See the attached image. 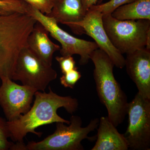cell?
I'll list each match as a JSON object with an SVG mask.
<instances>
[{
	"label": "cell",
	"mask_w": 150,
	"mask_h": 150,
	"mask_svg": "<svg viewBox=\"0 0 150 150\" xmlns=\"http://www.w3.org/2000/svg\"><path fill=\"white\" fill-rule=\"evenodd\" d=\"M30 5L23 0H0V14L28 13Z\"/></svg>",
	"instance_id": "obj_16"
},
{
	"label": "cell",
	"mask_w": 150,
	"mask_h": 150,
	"mask_svg": "<svg viewBox=\"0 0 150 150\" xmlns=\"http://www.w3.org/2000/svg\"><path fill=\"white\" fill-rule=\"evenodd\" d=\"M129 116L126 138L129 149L133 150L150 149V99L138 93L128 103Z\"/></svg>",
	"instance_id": "obj_7"
},
{
	"label": "cell",
	"mask_w": 150,
	"mask_h": 150,
	"mask_svg": "<svg viewBox=\"0 0 150 150\" xmlns=\"http://www.w3.org/2000/svg\"><path fill=\"white\" fill-rule=\"evenodd\" d=\"M90 60L94 65L93 77L98 95L107 109L109 120L117 127L127 115L129 102L126 94L114 77L115 66L107 54L99 48L93 51Z\"/></svg>",
	"instance_id": "obj_2"
},
{
	"label": "cell",
	"mask_w": 150,
	"mask_h": 150,
	"mask_svg": "<svg viewBox=\"0 0 150 150\" xmlns=\"http://www.w3.org/2000/svg\"><path fill=\"white\" fill-rule=\"evenodd\" d=\"M135 1L136 0H110L104 4L92 6L90 9L99 11L103 15L111 14L119 7Z\"/></svg>",
	"instance_id": "obj_17"
},
{
	"label": "cell",
	"mask_w": 150,
	"mask_h": 150,
	"mask_svg": "<svg viewBox=\"0 0 150 150\" xmlns=\"http://www.w3.org/2000/svg\"><path fill=\"white\" fill-rule=\"evenodd\" d=\"M32 106L26 113L11 121H7L10 138L13 142L23 144V139L28 133L40 137L42 133L35 129L40 126L54 123L63 122L69 124L57 114V110L63 107L71 114L76 112L79 107L78 100L71 96H62L57 94L49 87V92L37 91Z\"/></svg>",
	"instance_id": "obj_1"
},
{
	"label": "cell",
	"mask_w": 150,
	"mask_h": 150,
	"mask_svg": "<svg viewBox=\"0 0 150 150\" xmlns=\"http://www.w3.org/2000/svg\"><path fill=\"white\" fill-rule=\"evenodd\" d=\"M56 59L59 63L63 74H66L77 68L76 67V62L72 56H56Z\"/></svg>",
	"instance_id": "obj_21"
},
{
	"label": "cell",
	"mask_w": 150,
	"mask_h": 150,
	"mask_svg": "<svg viewBox=\"0 0 150 150\" xmlns=\"http://www.w3.org/2000/svg\"><path fill=\"white\" fill-rule=\"evenodd\" d=\"M111 15L120 20L150 21V0H136L121 6L112 12Z\"/></svg>",
	"instance_id": "obj_15"
},
{
	"label": "cell",
	"mask_w": 150,
	"mask_h": 150,
	"mask_svg": "<svg viewBox=\"0 0 150 150\" xmlns=\"http://www.w3.org/2000/svg\"><path fill=\"white\" fill-rule=\"evenodd\" d=\"M84 8L88 11L92 6L96 5L97 3L100 0H81Z\"/></svg>",
	"instance_id": "obj_22"
},
{
	"label": "cell",
	"mask_w": 150,
	"mask_h": 150,
	"mask_svg": "<svg viewBox=\"0 0 150 150\" xmlns=\"http://www.w3.org/2000/svg\"><path fill=\"white\" fill-rule=\"evenodd\" d=\"M81 77V73L78 71L77 68H76L66 74H63L60 78V83L65 88L73 89Z\"/></svg>",
	"instance_id": "obj_19"
},
{
	"label": "cell",
	"mask_w": 150,
	"mask_h": 150,
	"mask_svg": "<svg viewBox=\"0 0 150 150\" xmlns=\"http://www.w3.org/2000/svg\"><path fill=\"white\" fill-rule=\"evenodd\" d=\"M51 1H53V2H54V1H56V0H51Z\"/></svg>",
	"instance_id": "obj_24"
},
{
	"label": "cell",
	"mask_w": 150,
	"mask_h": 150,
	"mask_svg": "<svg viewBox=\"0 0 150 150\" xmlns=\"http://www.w3.org/2000/svg\"><path fill=\"white\" fill-rule=\"evenodd\" d=\"M69 126L63 122L56 123V129L53 134L39 142H29L25 150H83V140L92 139L88 135L97 129L99 119L91 120L86 127H82L81 118L72 115Z\"/></svg>",
	"instance_id": "obj_4"
},
{
	"label": "cell",
	"mask_w": 150,
	"mask_h": 150,
	"mask_svg": "<svg viewBox=\"0 0 150 150\" xmlns=\"http://www.w3.org/2000/svg\"><path fill=\"white\" fill-rule=\"evenodd\" d=\"M57 76V72L52 66L38 58L27 46L19 54L11 79L43 92Z\"/></svg>",
	"instance_id": "obj_6"
},
{
	"label": "cell",
	"mask_w": 150,
	"mask_h": 150,
	"mask_svg": "<svg viewBox=\"0 0 150 150\" xmlns=\"http://www.w3.org/2000/svg\"><path fill=\"white\" fill-rule=\"evenodd\" d=\"M28 14L41 23L51 36L60 43L62 47L59 51L62 56L79 55L81 65L86 64L90 60L93 51L98 48L95 42L74 37L63 30L54 19L41 13L31 6L30 5Z\"/></svg>",
	"instance_id": "obj_8"
},
{
	"label": "cell",
	"mask_w": 150,
	"mask_h": 150,
	"mask_svg": "<svg viewBox=\"0 0 150 150\" xmlns=\"http://www.w3.org/2000/svg\"><path fill=\"white\" fill-rule=\"evenodd\" d=\"M41 13L47 15L51 12L54 3L51 0H23Z\"/></svg>",
	"instance_id": "obj_20"
},
{
	"label": "cell",
	"mask_w": 150,
	"mask_h": 150,
	"mask_svg": "<svg viewBox=\"0 0 150 150\" xmlns=\"http://www.w3.org/2000/svg\"><path fill=\"white\" fill-rule=\"evenodd\" d=\"M51 12L47 16L54 19L57 23H67L81 21L87 12L81 0H56Z\"/></svg>",
	"instance_id": "obj_14"
},
{
	"label": "cell",
	"mask_w": 150,
	"mask_h": 150,
	"mask_svg": "<svg viewBox=\"0 0 150 150\" xmlns=\"http://www.w3.org/2000/svg\"><path fill=\"white\" fill-rule=\"evenodd\" d=\"M127 74L144 98L150 99V50L146 48L126 54Z\"/></svg>",
	"instance_id": "obj_11"
},
{
	"label": "cell",
	"mask_w": 150,
	"mask_h": 150,
	"mask_svg": "<svg viewBox=\"0 0 150 150\" xmlns=\"http://www.w3.org/2000/svg\"><path fill=\"white\" fill-rule=\"evenodd\" d=\"M97 138L91 150H127L129 147L123 134L119 133L108 116L99 119Z\"/></svg>",
	"instance_id": "obj_13"
},
{
	"label": "cell",
	"mask_w": 150,
	"mask_h": 150,
	"mask_svg": "<svg viewBox=\"0 0 150 150\" xmlns=\"http://www.w3.org/2000/svg\"><path fill=\"white\" fill-rule=\"evenodd\" d=\"M0 106L8 121H14L31 108L35 89L18 84L7 76L1 79Z\"/></svg>",
	"instance_id": "obj_10"
},
{
	"label": "cell",
	"mask_w": 150,
	"mask_h": 150,
	"mask_svg": "<svg viewBox=\"0 0 150 150\" xmlns=\"http://www.w3.org/2000/svg\"><path fill=\"white\" fill-rule=\"evenodd\" d=\"M103 1V0H100L99 2L100 3L101 2H102Z\"/></svg>",
	"instance_id": "obj_23"
},
{
	"label": "cell",
	"mask_w": 150,
	"mask_h": 150,
	"mask_svg": "<svg viewBox=\"0 0 150 150\" xmlns=\"http://www.w3.org/2000/svg\"><path fill=\"white\" fill-rule=\"evenodd\" d=\"M10 134L7 125V121L0 116V150H11L14 143L9 142Z\"/></svg>",
	"instance_id": "obj_18"
},
{
	"label": "cell",
	"mask_w": 150,
	"mask_h": 150,
	"mask_svg": "<svg viewBox=\"0 0 150 150\" xmlns=\"http://www.w3.org/2000/svg\"><path fill=\"white\" fill-rule=\"evenodd\" d=\"M103 22L110 42L121 54L146 48L150 33V21L120 20L108 14L103 15Z\"/></svg>",
	"instance_id": "obj_5"
},
{
	"label": "cell",
	"mask_w": 150,
	"mask_h": 150,
	"mask_svg": "<svg viewBox=\"0 0 150 150\" xmlns=\"http://www.w3.org/2000/svg\"><path fill=\"white\" fill-rule=\"evenodd\" d=\"M37 21L27 13L0 14V81L11 79L20 53Z\"/></svg>",
	"instance_id": "obj_3"
},
{
	"label": "cell",
	"mask_w": 150,
	"mask_h": 150,
	"mask_svg": "<svg viewBox=\"0 0 150 150\" xmlns=\"http://www.w3.org/2000/svg\"><path fill=\"white\" fill-rule=\"evenodd\" d=\"M103 16L99 11L90 9L81 21L64 25L75 33H86L93 38L98 48L107 54L114 66L123 69L125 67V58L110 42L103 26Z\"/></svg>",
	"instance_id": "obj_9"
},
{
	"label": "cell",
	"mask_w": 150,
	"mask_h": 150,
	"mask_svg": "<svg viewBox=\"0 0 150 150\" xmlns=\"http://www.w3.org/2000/svg\"><path fill=\"white\" fill-rule=\"evenodd\" d=\"M49 32L38 22L35 23L28 38L27 47L38 58L52 66L53 55L61 47L52 42L48 37Z\"/></svg>",
	"instance_id": "obj_12"
}]
</instances>
